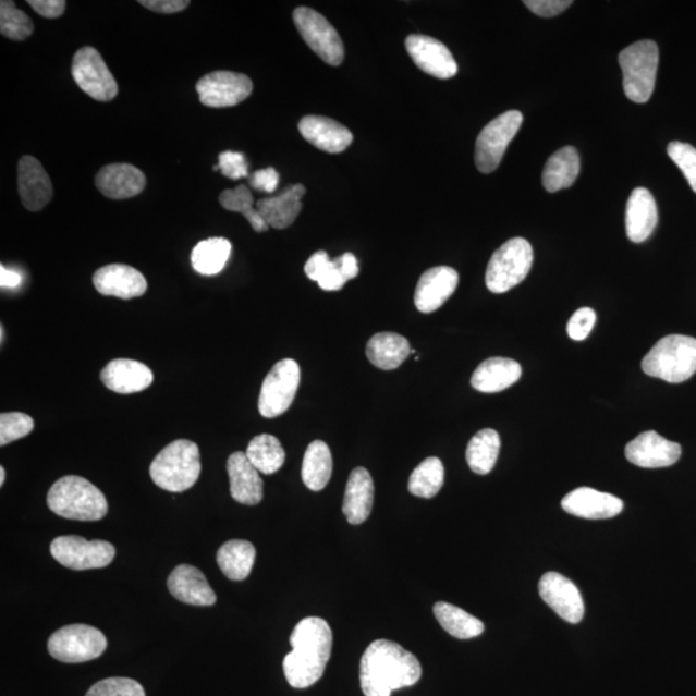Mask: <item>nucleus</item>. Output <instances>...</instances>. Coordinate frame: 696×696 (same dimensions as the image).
Wrapping results in <instances>:
<instances>
[{
	"label": "nucleus",
	"mask_w": 696,
	"mask_h": 696,
	"mask_svg": "<svg viewBox=\"0 0 696 696\" xmlns=\"http://www.w3.org/2000/svg\"><path fill=\"white\" fill-rule=\"evenodd\" d=\"M405 47L414 63L428 75L450 80L459 73L452 52L438 39L413 34L406 38Z\"/></svg>",
	"instance_id": "16"
},
{
	"label": "nucleus",
	"mask_w": 696,
	"mask_h": 696,
	"mask_svg": "<svg viewBox=\"0 0 696 696\" xmlns=\"http://www.w3.org/2000/svg\"><path fill=\"white\" fill-rule=\"evenodd\" d=\"M252 90L249 76L224 70L207 74L196 84L200 102L213 109L235 107L247 100Z\"/></svg>",
	"instance_id": "14"
},
{
	"label": "nucleus",
	"mask_w": 696,
	"mask_h": 696,
	"mask_svg": "<svg viewBox=\"0 0 696 696\" xmlns=\"http://www.w3.org/2000/svg\"><path fill=\"white\" fill-rule=\"evenodd\" d=\"M72 74L83 93L96 101H112L119 93L114 75L94 47H83L74 54Z\"/></svg>",
	"instance_id": "13"
},
{
	"label": "nucleus",
	"mask_w": 696,
	"mask_h": 696,
	"mask_svg": "<svg viewBox=\"0 0 696 696\" xmlns=\"http://www.w3.org/2000/svg\"><path fill=\"white\" fill-rule=\"evenodd\" d=\"M459 283V272L452 267H432L420 277L414 293V304L420 313H435L452 297Z\"/></svg>",
	"instance_id": "19"
},
{
	"label": "nucleus",
	"mask_w": 696,
	"mask_h": 696,
	"mask_svg": "<svg viewBox=\"0 0 696 696\" xmlns=\"http://www.w3.org/2000/svg\"><path fill=\"white\" fill-rule=\"evenodd\" d=\"M539 595L554 613L576 624L585 616V602L578 587L559 573H547L539 581Z\"/></svg>",
	"instance_id": "15"
},
{
	"label": "nucleus",
	"mask_w": 696,
	"mask_h": 696,
	"mask_svg": "<svg viewBox=\"0 0 696 696\" xmlns=\"http://www.w3.org/2000/svg\"><path fill=\"white\" fill-rule=\"evenodd\" d=\"M232 245L224 237H210L196 244L192 252L193 269L200 276L213 277L220 273L230 259Z\"/></svg>",
	"instance_id": "35"
},
{
	"label": "nucleus",
	"mask_w": 696,
	"mask_h": 696,
	"mask_svg": "<svg viewBox=\"0 0 696 696\" xmlns=\"http://www.w3.org/2000/svg\"><path fill=\"white\" fill-rule=\"evenodd\" d=\"M596 313L593 308L583 307L574 313L567 325V334L574 341L586 340L596 325Z\"/></svg>",
	"instance_id": "45"
},
{
	"label": "nucleus",
	"mask_w": 696,
	"mask_h": 696,
	"mask_svg": "<svg viewBox=\"0 0 696 696\" xmlns=\"http://www.w3.org/2000/svg\"><path fill=\"white\" fill-rule=\"evenodd\" d=\"M108 639L100 630L87 624H70L49 638L48 651L62 663H84L101 657Z\"/></svg>",
	"instance_id": "8"
},
{
	"label": "nucleus",
	"mask_w": 696,
	"mask_h": 696,
	"mask_svg": "<svg viewBox=\"0 0 696 696\" xmlns=\"http://www.w3.org/2000/svg\"><path fill=\"white\" fill-rule=\"evenodd\" d=\"M306 187L297 184L286 187L283 193L256 203V209L269 228L283 230L290 228L302 209V198Z\"/></svg>",
	"instance_id": "29"
},
{
	"label": "nucleus",
	"mask_w": 696,
	"mask_h": 696,
	"mask_svg": "<svg viewBox=\"0 0 696 696\" xmlns=\"http://www.w3.org/2000/svg\"><path fill=\"white\" fill-rule=\"evenodd\" d=\"M444 477V464L436 456H430L413 471L407 489L413 496L430 499L441 490Z\"/></svg>",
	"instance_id": "39"
},
{
	"label": "nucleus",
	"mask_w": 696,
	"mask_h": 696,
	"mask_svg": "<svg viewBox=\"0 0 696 696\" xmlns=\"http://www.w3.org/2000/svg\"><path fill=\"white\" fill-rule=\"evenodd\" d=\"M334 267V261H330L328 253L325 251H319L314 253L312 257H309L308 261L305 265V272L309 280L319 281L327 276V273L332 270Z\"/></svg>",
	"instance_id": "48"
},
{
	"label": "nucleus",
	"mask_w": 696,
	"mask_h": 696,
	"mask_svg": "<svg viewBox=\"0 0 696 696\" xmlns=\"http://www.w3.org/2000/svg\"><path fill=\"white\" fill-rule=\"evenodd\" d=\"M139 4L152 12L172 15V13L186 10L190 2L188 0H141Z\"/></svg>",
	"instance_id": "51"
},
{
	"label": "nucleus",
	"mask_w": 696,
	"mask_h": 696,
	"mask_svg": "<svg viewBox=\"0 0 696 696\" xmlns=\"http://www.w3.org/2000/svg\"><path fill=\"white\" fill-rule=\"evenodd\" d=\"M337 269L340 270L342 277L346 281L355 279L358 276L357 259L353 253H344L341 257L334 259Z\"/></svg>",
	"instance_id": "52"
},
{
	"label": "nucleus",
	"mask_w": 696,
	"mask_h": 696,
	"mask_svg": "<svg viewBox=\"0 0 696 696\" xmlns=\"http://www.w3.org/2000/svg\"><path fill=\"white\" fill-rule=\"evenodd\" d=\"M501 438L491 428L477 432L468 442L466 460L471 469L477 475H488L494 468Z\"/></svg>",
	"instance_id": "37"
},
{
	"label": "nucleus",
	"mask_w": 696,
	"mask_h": 696,
	"mask_svg": "<svg viewBox=\"0 0 696 696\" xmlns=\"http://www.w3.org/2000/svg\"><path fill=\"white\" fill-rule=\"evenodd\" d=\"M168 589L181 602L193 607H212L217 596L199 569L192 565H179L168 578Z\"/></svg>",
	"instance_id": "23"
},
{
	"label": "nucleus",
	"mask_w": 696,
	"mask_h": 696,
	"mask_svg": "<svg viewBox=\"0 0 696 696\" xmlns=\"http://www.w3.org/2000/svg\"><path fill=\"white\" fill-rule=\"evenodd\" d=\"M524 117L517 110H510L491 121L476 141L475 163L481 173H493L515 138Z\"/></svg>",
	"instance_id": "9"
},
{
	"label": "nucleus",
	"mask_w": 696,
	"mask_h": 696,
	"mask_svg": "<svg viewBox=\"0 0 696 696\" xmlns=\"http://www.w3.org/2000/svg\"><path fill=\"white\" fill-rule=\"evenodd\" d=\"M571 515L589 520L615 517L623 511L622 499L608 493H601L593 488H578L566 494L561 502Z\"/></svg>",
	"instance_id": "21"
},
{
	"label": "nucleus",
	"mask_w": 696,
	"mask_h": 696,
	"mask_svg": "<svg viewBox=\"0 0 696 696\" xmlns=\"http://www.w3.org/2000/svg\"><path fill=\"white\" fill-rule=\"evenodd\" d=\"M49 510L76 522H98L108 515L102 491L81 476H65L52 485L47 496Z\"/></svg>",
	"instance_id": "3"
},
{
	"label": "nucleus",
	"mask_w": 696,
	"mask_h": 696,
	"mask_svg": "<svg viewBox=\"0 0 696 696\" xmlns=\"http://www.w3.org/2000/svg\"><path fill=\"white\" fill-rule=\"evenodd\" d=\"M522 373V365L512 358L490 357L477 367L471 378V384L480 392H501L515 384Z\"/></svg>",
	"instance_id": "30"
},
{
	"label": "nucleus",
	"mask_w": 696,
	"mask_h": 696,
	"mask_svg": "<svg viewBox=\"0 0 696 696\" xmlns=\"http://www.w3.org/2000/svg\"><path fill=\"white\" fill-rule=\"evenodd\" d=\"M411 344L396 333H378L367 344V356L375 367L382 370L398 369L411 355Z\"/></svg>",
	"instance_id": "31"
},
{
	"label": "nucleus",
	"mask_w": 696,
	"mask_h": 696,
	"mask_svg": "<svg viewBox=\"0 0 696 696\" xmlns=\"http://www.w3.org/2000/svg\"><path fill=\"white\" fill-rule=\"evenodd\" d=\"M434 614L441 627L455 638H475L480 636L485 630V625L479 619L468 614L467 611L461 608L454 607L452 603L436 602L434 605Z\"/></svg>",
	"instance_id": "36"
},
{
	"label": "nucleus",
	"mask_w": 696,
	"mask_h": 696,
	"mask_svg": "<svg viewBox=\"0 0 696 696\" xmlns=\"http://www.w3.org/2000/svg\"><path fill=\"white\" fill-rule=\"evenodd\" d=\"M221 206L230 210V212H236L247 218L253 230L257 232H265L269 230L267 224L255 208V199H253L249 188L245 185H239L235 188L224 190L220 195Z\"/></svg>",
	"instance_id": "40"
},
{
	"label": "nucleus",
	"mask_w": 696,
	"mask_h": 696,
	"mask_svg": "<svg viewBox=\"0 0 696 696\" xmlns=\"http://www.w3.org/2000/svg\"><path fill=\"white\" fill-rule=\"evenodd\" d=\"M681 445L663 438L656 431L638 435L625 447V456L643 468L670 467L680 460Z\"/></svg>",
	"instance_id": "17"
},
{
	"label": "nucleus",
	"mask_w": 696,
	"mask_h": 696,
	"mask_svg": "<svg viewBox=\"0 0 696 696\" xmlns=\"http://www.w3.org/2000/svg\"><path fill=\"white\" fill-rule=\"evenodd\" d=\"M301 369L293 358L273 365L259 393L258 411L265 418H277L290 410L297 395Z\"/></svg>",
	"instance_id": "10"
},
{
	"label": "nucleus",
	"mask_w": 696,
	"mask_h": 696,
	"mask_svg": "<svg viewBox=\"0 0 696 696\" xmlns=\"http://www.w3.org/2000/svg\"><path fill=\"white\" fill-rule=\"evenodd\" d=\"M293 21L302 39L330 66H340L344 59V47L332 24L307 7H298L293 12Z\"/></svg>",
	"instance_id": "11"
},
{
	"label": "nucleus",
	"mask_w": 696,
	"mask_h": 696,
	"mask_svg": "<svg viewBox=\"0 0 696 696\" xmlns=\"http://www.w3.org/2000/svg\"><path fill=\"white\" fill-rule=\"evenodd\" d=\"M101 381L109 390L129 395L149 389L154 375L143 363L131 358H117L102 369Z\"/></svg>",
	"instance_id": "26"
},
{
	"label": "nucleus",
	"mask_w": 696,
	"mask_h": 696,
	"mask_svg": "<svg viewBox=\"0 0 696 696\" xmlns=\"http://www.w3.org/2000/svg\"><path fill=\"white\" fill-rule=\"evenodd\" d=\"M255 561L256 548L248 540H229L217 552V564L231 581L247 579Z\"/></svg>",
	"instance_id": "33"
},
{
	"label": "nucleus",
	"mask_w": 696,
	"mask_h": 696,
	"mask_svg": "<svg viewBox=\"0 0 696 696\" xmlns=\"http://www.w3.org/2000/svg\"><path fill=\"white\" fill-rule=\"evenodd\" d=\"M86 696H146L139 682L126 677H111L98 681Z\"/></svg>",
	"instance_id": "43"
},
{
	"label": "nucleus",
	"mask_w": 696,
	"mask_h": 696,
	"mask_svg": "<svg viewBox=\"0 0 696 696\" xmlns=\"http://www.w3.org/2000/svg\"><path fill=\"white\" fill-rule=\"evenodd\" d=\"M658 224L657 202L648 188L637 187L632 192L625 209V230L631 242L644 243Z\"/></svg>",
	"instance_id": "27"
},
{
	"label": "nucleus",
	"mask_w": 696,
	"mask_h": 696,
	"mask_svg": "<svg viewBox=\"0 0 696 696\" xmlns=\"http://www.w3.org/2000/svg\"><path fill=\"white\" fill-rule=\"evenodd\" d=\"M5 481V469L4 467H0V485H3Z\"/></svg>",
	"instance_id": "55"
},
{
	"label": "nucleus",
	"mask_w": 696,
	"mask_h": 696,
	"mask_svg": "<svg viewBox=\"0 0 696 696\" xmlns=\"http://www.w3.org/2000/svg\"><path fill=\"white\" fill-rule=\"evenodd\" d=\"M27 4L45 19H59L66 10L65 0H27Z\"/></svg>",
	"instance_id": "50"
},
{
	"label": "nucleus",
	"mask_w": 696,
	"mask_h": 696,
	"mask_svg": "<svg viewBox=\"0 0 696 696\" xmlns=\"http://www.w3.org/2000/svg\"><path fill=\"white\" fill-rule=\"evenodd\" d=\"M333 459L325 441L315 440L306 449L302 463V480L313 491L325 489L332 477Z\"/></svg>",
	"instance_id": "34"
},
{
	"label": "nucleus",
	"mask_w": 696,
	"mask_h": 696,
	"mask_svg": "<svg viewBox=\"0 0 696 696\" xmlns=\"http://www.w3.org/2000/svg\"><path fill=\"white\" fill-rule=\"evenodd\" d=\"M298 130L307 143L330 154L346 150L354 139L353 133L346 126L326 117L308 115L302 118Z\"/></svg>",
	"instance_id": "22"
},
{
	"label": "nucleus",
	"mask_w": 696,
	"mask_h": 696,
	"mask_svg": "<svg viewBox=\"0 0 696 696\" xmlns=\"http://www.w3.org/2000/svg\"><path fill=\"white\" fill-rule=\"evenodd\" d=\"M202 473L199 447L190 440H175L155 456L150 476L155 485L171 493L193 488Z\"/></svg>",
	"instance_id": "4"
},
{
	"label": "nucleus",
	"mask_w": 696,
	"mask_h": 696,
	"mask_svg": "<svg viewBox=\"0 0 696 696\" xmlns=\"http://www.w3.org/2000/svg\"><path fill=\"white\" fill-rule=\"evenodd\" d=\"M249 462L255 466L258 473L272 475L283 467L285 462V450L281 447L276 436L262 434L256 436L249 442L247 448Z\"/></svg>",
	"instance_id": "38"
},
{
	"label": "nucleus",
	"mask_w": 696,
	"mask_h": 696,
	"mask_svg": "<svg viewBox=\"0 0 696 696\" xmlns=\"http://www.w3.org/2000/svg\"><path fill=\"white\" fill-rule=\"evenodd\" d=\"M422 666L402 645L377 639L365 650L361 662V685L365 696H391L392 692L416 685Z\"/></svg>",
	"instance_id": "1"
},
{
	"label": "nucleus",
	"mask_w": 696,
	"mask_h": 696,
	"mask_svg": "<svg viewBox=\"0 0 696 696\" xmlns=\"http://www.w3.org/2000/svg\"><path fill=\"white\" fill-rule=\"evenodd\" d=\"M668 157L673 160V163L680 168L684 173L688 185L692 186L693 192L696 194V149L694 146L680 143V141H673L668 145Z\"/></svg>",
	"instance_id": "44"
},
{
	"label": "nucleus",
	"mask_w": 696,
	"mask_h": 696,
	"mask_svg": "<svg viewBox=\"0 0 696 696\" xmlns=\"http://www.w3.org/2000/svg\"><path fill=\"white\" fill-rule=\"evenodd\" d=\"M230 493L237 503L256 505L264 499V481L243 452L232 453L228 460Z\"/></svg>",
	"instance_id": "25"
},
{
	"label": "nucleus",
	"mask_w": 696,
	"mask_h": 696,
	"mask_svg": "<svg viewBox=\"0 0 696 696\" xmlns=\"http://www.w3.org/2000/svg\"><path fill=\"white\" fill-rule=\"evenodd\" d=\"M98 192L109 199H130L144 192L146 178L138 168L126 163L103 167L96 175Z\"/></svg>",
	"instance_id": "24"
},
{
	"label": "nucleus",
	"mask_w": 696,
	"mask_h": 696,
	"mask_svg": "<svg viewBox=\"0 0 696 696\" xmlns=\"http://www.w3.org/2000/svg\"><path fill=\"white\" fill-rule=\"evenodd\" d=\"M34 430V420L27 414L13 412L0 416V445L25 438Z\"/></svg>",
	"instance_id": "42"
},
{
	"label": "nucleus",
	"mask_w": 696,
	"mask_h": 696,
	"mask_svg": "<svg viewBox=\"0 0 696 696\" xmlns=\"http://www.w3.org/2000/svg\"><path fill=\"white\" fill-rule=\"evenodd\" d=\"M375 502V483L368 469L357 467L351 473L344 491L342 511L347 522L361 525L370 516Z\"/></svg>",
	"instance_id": "28"
},
{
	"label": "nucleus",
	"mask_w": 696,
	"mask_h": 696,
	"mask_svg": "<svg viewBox=\"0 0 696 696\" xmlns=\"http://www.w3.org/2000/svg\"><path fill=\"white\" fill-rule=\"evenodd\" d=\"M17 185L21 203L30 212H39L52 200L51 179L40 161L29 155L19 161Z\"/></svg>",
	"instance_id": "18"
},
{
	"label": "nucleus",
	"mask_w": 696,
	"mask_h": 696,
	"mask_svg": "<svg viewBox=\"0 0 696 696\" xmlns=\"http://www.w3.org/2000/svg\"><path fill=\"white\" fill-rule=\"evenodd\" d=\"M53 559L73 571H90L111 564L115 558V547L105 540H87L80 536L56 538L51 547Z\"/></svg>",
	"instance_id": "12"
},
{
	"label": "nucleus",
	"mask_w": 696,
	"mask_h": 696,
	"mask_svg": "<svg viewBox=\"0 0 696 696\" xmlns=\"http://www.w3.org/2000/svg\"><path fill=\"white\" fill-rule=\"evenodd\" d=\"M249 185L257 192L273 193L279 185V173L273 168H266L253 173Z\"/></svg>",
	"instance_id": "49"
},
{
	"label": "nucleus",
	"mask_w": 696,
	"mask_h": 696,
	"mask_svg": "<svg viewBox=\"0 0 696 696\" xmlns=\"http://www.w3.org/2000/svg\"><path fill=\"white\" fill-rule=\"evenodd\" d=\"M94 285L98 293L121 300L137 298L147 291V281L143 273L122 264L108 265L97 270Z\"/></svg>",
	"instance_id": "20"
},
{
	"label": "nucleus",
	"mask_w": 696,
	"mask_h": 696,
	"mask_svg": "<svg viewBox=\"0 0 696 696\" xmlns=\"http://www.w3.org/2000/svg\"><path fill=\"white\" fill-rule=\"evenodd\" d=\"M347 281L342 277V273L337 269L335 262L332 270H330L325 278L319 281V286L322 291L334 292L342 290L343 285Z\"/></svg>",
	"instance_id": "53"
},
{
	"label": "nucleus",
	"mask_w": 696,
	"mask_h": 696,
	"mask_svg": "<svg viewBox=\"0 0 696 696\" xmlns=\"http://www.w3.org/2000/svg\"><path fill=\"white\" fill-rule=\"evenodd\" d=\"M34 32V24L29 16L19 10L11 0L0 2V33L11 40H25Z\"/></svg>",
	"instance_id": "41"
},
{
	"label": "nucleus",
	"mask_w": 696,
	"mask_h": 696,
	"mask_svg": "<svg viewBox=\"0 0 696 696\" xmlns=\"http://www.w3.org/2000/svg\"><path fill=\"white\" fill-rule=\"evenodd\" d=\"M293 650L283 662L284 674L294 688H307L325 674L333 648V634L325 619L308 616L295 625L291 635Z\"/></svg>",
	"instance_id": "2"
},
{
	"label": "nucleus",
	"mask_w": 696,
	"mask_h": 696,
	"mask_svg": "<svg viewBox=\"0 0 696 696\" xmlns=\"http://www.w3.org/2000/svg\"><path fill=\"white\" fill-rule=\"evenodd\" d=\"M218 167L223 175L228 179L239 180L247 178L248 163L242 152L236 151H223L218 157Z\"/></svg>",
	"instance_id": "46"
},
{
	"label": "nucleus",
	"mask_w": 696,
	"mask_h": 696,
	"mask_svg": "<svg viewBox=\"0 0 696 696\" xmlns=\"http://www.w3.org/2000/svg\"><path fill=\"white\" fill-rule=\"evenodd\" d=\"M645 375L681 383L696 373V340L687 335H667L650 350L642 363Z\"/></svg>",
	"instance_id": "5"
},
{
	"label": "nucleus",
	"mask_w": 696,
	"mask_h": 696,
	"mask_svg": "<svg viewBox=\"0 0 696 696\" xmlns=\"http://www.w3.org/2000/svg\"><path fill=\"white\" fill-rule=\"evenodd\" d=\"M624 94L636 103L648 102L656 88L659 49L656 41L642 40L619 54Z\"/></svg>",
	"instance_id": "6"
},
{
	"label": "nucleus",
	"mask_w": 696,
	"mask_h": 696,
	"mask_svg": "<svg viewBox=\"0 0 696 696\" xmlns=\"http://www.w3.org/2000/svg\"><path fill=\"white\" fill-rule=\"evenodd\" d=\"M533 248L523 237H513L491 256L488 269V290L501 294L512 290L527 277L533 266Z\"/></svg>",
	"instance_id": "7"
},
{
	"label": "nucleus",
	"mask_w": 696,
	"mask_h": 696,
	"mask_svg": "<svg viewBox=\"0 0 696 696\" xmlns=\"http://www.w3.org/2000/svg\"><path fill=\"white\" fill-rule=\"evenodd\" d=\"M0 284L3 288H16L21 284L20 273L5 269L4 266L0 267Z\"/></svg>",
	"instance_id": "54"
},
{
	"label": "nucleus",
	"mask_w": 696,
	"mask_h": 696,
	"mask_svg": "<svg viewBox=\"0 0 696 696\" xmlns=\"http://www.w3.org/2000/svg\"><path fill=\"white\" fill-rule=\"evenodd\" d=\"M581 171L578 151L572 146L562 147L548 159L541 182L548 193H558L562 188L571 187Z\"/></svg>",
	"instance_id": "32"
},
{
	"label": "nucleus",
	"mask_w": 696,
	"mask_h": 696,
	"mask_svg": "<svg viewBox=\"0 0 696 696\" xmlns=\"http://www.w3.org/2000/svg\"><path fill=\"white\" fill-rule=\"evenodd\" d=\"M524 4L540 17H553L566 11L572 0H526Z\"/></svg>",
	"instance_id": "47"
}]
</instances>
